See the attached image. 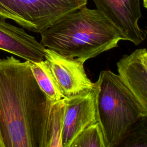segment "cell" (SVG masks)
<instances>
[{
    "label": "cell",
    "instance_id": "ba28073f",
    "mask_svg": "<svg viewBox=\"0 0 147 147\" xmlns=\"http://www.w3.org/2000/svg\"><path fill=\"white\" fill-rule=\"evenodd\" d=\"M118 76L147 111V50L136 49L117 63Z\"/></svg>",
    "mask_w": 147,
    "mask_h": 147
},
{
    "label": "cell",
    "instance_id": "3957f363",
    "mask_svg": "<svg viewBox=\"0 0 147 147\" xmlns=\"http://www.w3.org/2000/svg\"><path fill=\"white\" fill-rule=\"evenodd\" d=\"M96 106L107 147L111 146L141 118L145 110L118 75L102 71L95 83Z\"/></svg>",
    "mask_w": 147,
    "mask_h": 147
},
{
    "label": "cell",
    "instance_id": "277c9868",
    "mask_svg": "<svg viewBox=\"0 0 147 147\" xmlns=\"http://www.w3.org/2000/svg\"><path fill=\"white\" fill-rule=\"evenodd\" d=\"M87 0H0V18L41 33L65 15L86 6Z\"/></svg>",
    "mask_w": 147,
    "mask_h": 147
},
{
    "label": "cell",
    "instance_id": "8992f818",
    "mask_svg": "<svg viewBox=\"0 0 147 147\" xmlns=\"http://www.w3.org/2000/svg\"><path fill=\"white\" fill-rule=\"evenodd\" d=\"M96 9L123 38L136 45L144 41L146 31L138 24L141 17L140 0H92Z\"/></svg>",
    "mask_w": 147,
    "mask_h": 147
},
{
    "label": "cell",
    "instance_id": "30bf717a",
    "mask_svg": "<svg viewBox=\"0 0 147 147\" xmlns=\"http://www.w3.org/2000/svg\"><path fill=\"white\" fill-rule=\"evenodd\" d=\"M30 69L38 86L52 104L64 98L46 60L30 62Z\"/></svg>",
    "mask_w": 147,
    "mask_h": 147
},
{
    "label": "cell",
    "instance_id": "52a82bcc",
    "mask_svg": "<svg viewBox=\"0 0 147 147\" xmlns=\"http://www.w3.org/2000/svg\"><path fill=\"white\" fill-rule=\"evenodd\" d=\"M64 99L61 140L63 147H68L79 133L98 122L96 90L82 96Z\"/></svg>",
    "mask_w": 147,
    "mask_h": 147
},
{
    "label": "cell",
    "instance_id": "7c38bea8",
    "mask_svg": "<svg viewBox=\"0 0 147 147\" xmlns=\"http://www.w3.org/2000/svg\"><path fill=\"white\" fill-rule=\"evenodd\" d=\"M64 110V98L52 105L47 147H63L61 140V128Z\"/></svg>",
    "mask_w": 147,
    "mask_h": 147
},
{
    "label": "cell",
    "instance_id": "8fae6325",
    "mask_svg": "<svg viewBox=\"0 0 147 147\" xmlns=\"http://www.w3.org/2000/svg\"><path fill=\"white\" fill-rule=\"evenodd\" d=\"M146 117L135 123L110 147H147Z\"/></svg>",
    "mask_w": 147,
    "mask_h": 147
},
{
    "label": "cell",
    "instance_id": "7a4b0ae2",
    "mask_svg": "<svg viewBox=\"0 0 147 147\" xmlns=\"http://www.w3.org/2000/svg\"><path fill=\"white\" fill-rule=\"evenodd\" d=\"M40 33L44 47L84 61L117 47L123 40L97 9L86 6L65 15Z\"/></svg>",
    "mask_w": 147,
    "mask_h": 147
},
{
    "label": "cell",
    "instance_id": "5bb4252c",
    "mask_svg": "<svg viewBox=\"0 0 147 147\" xmlns=\"http://www.w3.org/2000/svg\"><path fill=\"white\" fill-rule=\"evenodd\" d=\"M142 2H143V6L146 8L147 7V0H142Z\"/></svg>",
    "mask_w": 147,
    "mask_h": 147
},
{
    "label": "cell",
    "instance_id": "5b68a950",
    "mask_svg": "<svg viewBox=\"0 0 147 147\" xmlns=\"http://www.w3.org/2000/svg\"><path fill=\"white\" fill-rule=\"evenodd\" d=\"M45 59L64 98L82 96L95 90V83L87 76L83 60L64 57L48 48Z\"/></svg>",
    "mask_w": 147,
    "mask_h": 147
},
{
    "label": "cell",
    "instance_id": "9c48e42d",
    "mask_svg": "<svg viewBox=\"0 0 147 147\" xmlns=\"http://www.w3.org/2000/svg\"><path fill=\"white\" fill-rule=\"evenodd\" d=\"M0 49L27 61L38 63L45 60V50L41 42L18 28L0 18Z\"/></svg>",
    "mask_w": 147,
    "mask_h": 147
},
{
    "label": "cell",
    "instance_id": "4fadbf2b",
    "mask_svg": "<svg viewBox=\"0 0 147 147\" xmlns=\"http://www.w3.org/2000/svg\"><path fill=\"white\" fill-rule=\"evenodd\" d=\"M68 147H107L99 123L79 133Z\"/></svg>",
    "mask_w": 147,
    "mask_h": 147
},
{
    "label": "cell",
    "instance_id": "6da1fadb",
    "mask_svg": "<svg viewBox=\"0 0 147 147\" xmlns=\"http://www.w3.org/2000/svg\"><path fill=\"white\" fill-rule=\"evenodd\" d=\"M52 105L30 61L0 59V147H47Z\"/></svg>",
    "mask_w": 147,
    "mask_h": 147
}]
</instances>
